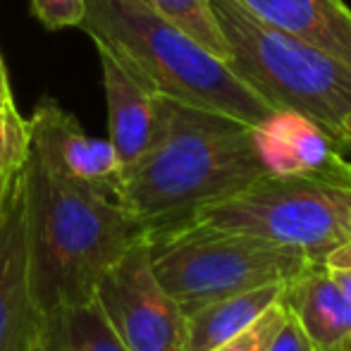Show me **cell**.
I'll use <instances>...</instances> for the list:
<instances>
[{
	"instance_id": "10",
	"label": "cell",
	"mask_w": 351,
	"mask_h": 351,
	"mask_svg": "<svg viewBox=\"0 0 351 351\" xmlns=\"http://www.w3.org/2000/svg\"><path fill=\"white\" fill-rule=\"evenodd\" d=\"M43 328L46 315L32 289L19 194L12 208L0 217V351H34L43 337Z\"/></svg>"
},
{
	"instance_id": "14",
	"label": "cell",
	"mask_w": 351,
	"mask_h": 351,
	"mask_svg": "<svg viewBox=\"0 0 351 351\" xmlns=\"http://www.w3.org/2000/svg\"><path fill=\"white\" fill-rule=\"evenodd\" d=\"M285 289L287 282H278L201 306L199 311L186 315L184 351H215L222 347L232 337L251 328L261 318V313H265L275 301L285 296Z\"/></svg>"
},
{
	"instance_id": "12",
	"label": "cell",
	"mask_w": 351,
	"mask_h": 351,
	"mask_svg": "<svg viewBox=\"0 0 351 351\" xmlns=\"http://www.w3.org/2000/svg\"><path fill=\"white\" fill-rule=\"evenodd\" d=\"M256 19L308 41L351 67V10L344 0H234Z\"/></svg>"
},
{
	"instance_id": "27",
	"label": "cell",
	"mask_w": 351,
	"mask_h": 351,
	"mask_svg": "<svg viewBox=\"0 0 351 351\" xmlns=\"http://www.w3.org/2000/svg\"><path fill=\"white\" fill-rule=\"evenodd\" d=\"M335 351H351V339H349L347 344H342V347H339V349H335Z\"/></svg>"
},
{
	"instance_id": "18",
	"label": "cell",
	"mask_w": 351,
	"mask_h": 351,
	"mask_svg": "<svg viewBox=\"0 0 351 351\" xmlns=\"http://www.w3.org/2000/svg\"><path fill=\"white\" fill-rule=\"evenodd\" d=\"M32 12L51 32L79 27L86 12V0H32Z\"/></svg>"
},
{
	"instance_id": "17",
	"label": "cell",
	"mask_w": 351,
	"mask_h": 351,
	"mask_svg": "<svg viewBox=\"0 0 351 351\" xmlns=\"http://www.w3.org/2000/svg\"><path fill=\"white\" fill-rule=\"evenodd\" d=\"M285 315H287V304H285V296H282L265 313H261V318L251 328H246L244 332L232 337L230 342H225L215 351H268L270 339H273L275 330L285 320Z\"/></svg>"
},
{
	"instance_id": "21",
	"label": "cell",
	"mask_w": 351,
	"mask_h": 351,
	"mask_svg": "<svg viewBox=\"0 0 351 351\" xmlns=\"http://www.w3.org/2000/svg\"><path fill=\"white\" fill-rule=\"evenodd\" d=\"M325 268H351V241L337 246L335 251H330L323 261Z\"/></svg>"
},
{
	"instance_id": "6",
	"label": "cell",
	"mask_w": 351,
	"mask_h": 351,
	"mask_svg": "<svg viewBox=\"0 0 351 351\" xmlns=\"http://www.w3.org/2000/svg\"><path fill=\"white\" fill-rule=\"evenodd\" d=\"M146 246L158 282L184 315L239 291L291 282L315 265L304 251L194 222L146 232Z\"/></svg>"
},
{
	"instance_id": "16",
	"label": "cell",
	"mask_w": 351,
	"mask_h": 351,
	"mask_svg": "<svg viewBox=\"0 0 351 351\" xmlns=\"http://www.w3.org/2000/svg\"><path fill=\"white\" fill-rule=\"evenodd\" d=\"M141 3H146L153 12L184 29L191 38H196L201 46L208 48L213 56L222 58V60L230 58V48H227L220 27H217L210 0H141Z\"/></svg>"
},
{
	"instance_id": "5",
	"label": "cell",
	"mask_w": 351,
	"mask_h": 351,
	"mask_svg": "<svg viewBox=\"0 0 351 351\" xmlns=\"http://www.w3.org/2000/svg\"><path fill=\"white\" fill-rule=\"evenodd\" d=\"M230 48L227 65L273 108H291L332 132L351 110V67L256 19L234 0H210Z\"/></svg>"
},
{
	"instance_id": "4",
	"label": "cell",
	"mask_w": 351,
	"mask_h": 351,
	"mask_svg": "<svg viewBox=\"0 0 351 351\" xmlns=\"http://www.w3.org/2000/svg\"><path fill=\"white\" fill-rule=\"evenodd\" d=\"M184 222L304 251L311 261L351 241V167L311 175H265Z\"/></svg>"
},
{
	"instance_id": "8",
	"label": "cell",
	"mask_w": 351,
	"mask_h": 351,
	"mask_svg": "<svg viewBox=\"0 0 351 351\" xmlns=\"http://www.w3.org/2000/svg\"><path fill=\"white\" fill-rule=\"evenodd\" d=\"M32 156L51 175L120 201L122 170L108 139H93L77 117L53 101H41L29 117Z\"/></svg>"
},
{
	"instance_id": "22",
	"label": "cell",
	"mask_w": 351,
	"mask_h": 351,
	"mask_svg": "<svg viewBox=\"0 0 351 351\" xmlns=\"http://www.w3.org/2000/svg\"><path fill=\"white\" fill-rule=\"evenodd\" d=\"M14 106L12 91H10V82H8V70H5L3 56H0V110H8Z\"/></svg>"
},
{
	"instance_id": "25",
	"label": "cell",
	"mask_w": 351,
	"mask_h": 351,
	"mask_svg": "<svg viewBox=\"0 0 351 351\" xmlns=\"http://www.w3.org/2000/svg\"><path fill=\"white\" fill-rule=\"evenodd\" d=\"M43 335H46V342H48V347H51V351H65L60 347V344L56 342V339H53V335L48 332V330H43Z\"/></svg>"
},
{
	"instance_id": "9",
	"label": "cell",
	"mask_w": 351,
	"mask_h": 351,
	"mask_svg": "<svg viewBox=\"0 0 351 351\" xmlns=\"http://www.w3.org/2000/svg\"><path fill=\"white\" fill-rule=\"evenodd\" d=\"M101 60L103 86L108 103V141L120 162V170L136 165L162 134L160 93L148 88L136 74L117 60L103 43H93Z\"/></svg>"
},
{
	"instance_id": "20",
	"label": "cell",
	"mask_w": 351,
	"mask_h": 351,
	"mask_svg": "<svg viewBox=\"0 0 351 351\" xmlns=\"http://www.w3.org/2000/svg\"><path fill=\"white\" fill-rule=\"evenodd\" d=\"M330 134H332L335 146H337L339 156H342L344 160H347L349 165H351V110L342 117V120H339V125L335 127Z\"/></svg>"
},
{
	"instance_id": "2",
	"label": "cell",
	"mask_w": 351,
	"mask_h": 351,
	"mask_svg": "<svg viewBox=\"0 0 351 351\" xmlns=\"http://www.w3.org/2000/svg\"><path fill=\"white\" fill-rule=\"evenodd\" d=\"M22 208L32 289L46 318L91 301L108 268L146 234L120 201L51 175L34 156Z\"/></svg>"
},
{
	"instance_id": "7",
	"label": "cell",
	"mask_w": 351,
	"mask_h": 351,
	"mask_svg": "<svg viewBox=\"0 0 351 351\" xmlns=\"http://www.w3.org/2000/svg\"><path fill=\"white\" fill-rule=\"evenodd\" d=\"M93 296L130 351H184L186 315L153 273L146 234L108 268Z\"/></svg>"
},
{
	"instance_id": "11",
	"label": "cell",
	"mask_w": 351,
	"mask_h": 351,
	"mask_svg": "<svg viewBox=\"0 0 351 351\" xmlns=\"http://www.w3.org/2000/svg\"><path fill=\"white\" fill-rule=\"evenodd\" d=\"M251 143L265 175H311L351 167L330 130L291 108H275L251 125Z\"/></svg>"
},
{
	"instance_id": "15",
	"label": "cell",
	"mask_w": 351,
	"mask_h": 351,
	"mask_svg": "<svg viewBox=\"0 0 351 351\" xmlns=\"http://www.w3.org/2000/svg\"><path fill=\"white\" fill-rule=\"evenodd\" d=\"M46 330L65 351H130L110 328L96 296L48 315Z\"/></svg>"
},
{
	"instance_id": "13",
	"label": "cell",
	"mask_w": 351,
	"mask_h": 351,
	"mask_svg": "<svg viewBox=\"0 0 351 351\" xmlns=\"http://www.w3.org/2000/svg\"><path fill=\"white\" fill-rule=\"evenodd\" d=\"M285 304L306 330L315 351H335L351 339V301L323 263L287 282Z\"/></svg>"
},
{
	"instance_id": "24",
	"label": "cell",
	"mask_w": 351,
	"mask_h": 351,
	"mask_svg": "<svg viewBox=\"0 0 351 351\" xmlns=\"http://www.w3.org/2000/svg\"><path fill=\"white\" fill-rule=\"evenodd\" d=\"M3 146H5V110H0V158H3Z\"/></svg>"
},
{
	"instance_id": "19",
	"label": "cell",
	"mask_w": 351,
	"mask_h": 351,
	"mask_svg": "<svg viewBox=\"0 0 351 351\" xmlns=\"http://www.w3.org/2000/svg\"><path fill=\"white\" fill-rule=\"evenodd\" d=\"M268 351H315L306 330L301 328V323L289 308H287V315L280 323V328L275 330L273 339L268 344Z\"/></svg>"
},
{
	"instance_id": "3",
	"label": "cell",
	"mask_w": 351,
	"mask_h": 351,
	"mask_svg": "<svg viewBox=\"0 0 351 351\" xmlns=\"http://www.w3.org/2000/svg\"><path fill=\"white\" fill-rule=\"evenodd\" d=\"M82 32L103 43L148 88L258 122L275 110L222 58L141 0H86Z\"/></svg>"
},
{
	"instance_id": "23",
	"label": "cell",
	"mask_w": 351,
	"mask_h": 351,
	"mask_svg": "<svg viewBox=\"0 0 351 351\" xmlns=\"http://www.w3.org/2000/svg\"><path fill=\"white\" fill-rule=\"evenodd\" d=\"M328 273L351 301V268H328Z\"/></svg>"
},
{
	"instance_id": "1",
	"label": "cell",
	"mask_w": 351,
	"mask_h": 351,
	"mask_svg": "<svg viewBox=\"0 0 351 351\" xmlns=\"http://www.w3.org/2000/svg\"><path fill=\"white\" fill-rule=\"evenodd\" d=\"M160 103V139L122 175L120 186V204L143 232L180 225L265 177L249 122L162 93Z\"/></svg>"
},
{
	"instance_id": "26",
	"label": "cell",
	"mask_w": 351,
	"mask_h": 351,
	"mask_svg": "<svg viewBox=\"0 0 351 351\" xmlns=\"http://www.w3.org/2000/svg\"><path fill=\"white\" fill-rule=\"evenodd\" d=\"M43 330H46V328H43ZM34 351H51V347H48V342H46V335H43L41 342H38L36 347H34Z\"/></svg>"
}]
</instances>
